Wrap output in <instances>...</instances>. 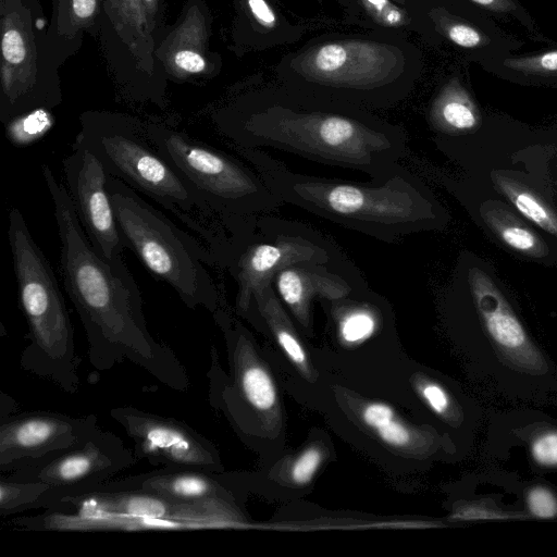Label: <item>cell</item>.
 <instances>
[{
	"instance_id": "1",
	"label": "cell",
	"mask_w": 557,
	"mask_h": 557,
	"mask_svg": "<svg viewBox=\"0 0 557 557\" xmlns=\"http://www.w3.org/2000/svg\"><path fill=\"white\" fill-rule=\"evenodd\" d=\"M212 121L233 147L272 148L324 165L392 174L407 153L405 129L357 106L283 87L245 95Z\"/></svg>"
},
{
	"instance_id": "2",
	"label": "cell",
	"mask_w": 557,
	"mask_h": 557,
	"mask_svg": "<svg viewBox=\"0 0 557 557\" xmlns=\"http://www.w3.org/2000/svg\"><path fill=\"white\" fill-rule=\"evenodd\" d=\"M61 242L63 287L82 321L88 359L98 371L128 361L162 385L187 392L190 380L174 350L149 332L139 287L126 264L107 262L92 247L66 186L41 166Z\"/></svg>"
},
{
	"instance_id": "3",
	"label": "cell",
	"mask_w": 557,
	"mask_h": 557,
	"mask_svg": "<svg viewBox=\"0 0 557 557\" xmlns=\"http://www.w3.org/2000/svg\"><path fill=\"white\" fill-rule=\"evenodd\" d=\"M234 149L284 203L377 240L393 244L444 222L430 190L401 164L385 178L356 183L294 172L261 149Z\"/></svg>"
},
{
	"instance_id": "4",
	"label": "cell",
	"mask_w": 557,
	"mask_h": 557,
	"mask_svg": "<svg viewBox=\"0 0 557 557\" xmlns=\"http://www.w3.org/2000/svg\"><path fill=\"white\" fill-rule=\"evenodd\" d=\"M78 139L108 173L174 214L210 250L221 269L231 219L215 212L178 174L149 138L144 120L111 111H85Z\"/></svg>"
},
{
	"instance_id": "5",
	"label": "cell",
	"mask_w": 557,
	"mask_h": 557,
	"mask_svg": "<svg viewBox=\"0 0 557 557\" xmlns=\"http://www.w3.org/2000/svg\"><path fill=\"white\" fill-rule=\"evenodd\" d=\"M396 42L346 38L313 45L286 61L284 87L363 109H384L403 100L416 75Z\"/></svg>"
},
{
	"instance_id": "6",
	"label": "cell",
	"mask_w": 557,
	"mask_h": 557,
	"mask_svg": "<svg viewBox=\"0 0 557 557\" xmlns=\"http://www.w3.org/2000/svg\"><path fill=\"white\" fill-rule=\"evenodd\" d=\"M9 244L28 344L20 366L67 394L81 386L74 329L51 264L33 238L18 208L9 211Z\"/></svg>"
},
{
	"instance_id": "7",
	"label": "cell",
	"mask_w": 557,
	"mask_h": 557,
	"mask_svg": "<svg viewBox=\"0 0 557 557\" xmlns=\"http://www.w3.org/2000/svg\"><path fill=\"white\" fill-rule=\"evenodd\" d=\"M108 190L124 247L151 275L169 284L189 309L202 307L213 314L227 305L223 289L206 268L216 267L201 240L110 174Z\"/></svg>"
},
{
	"instance_id": "8",
	"label": "cell",
	"mask_w": 557,
	"mask_h": 557,
	"mask_svg": "<svg viewBox=\"0 0 557 557\" xmlns=\"http://www.w3.org/2000/svg\"><path fill=\"white\" fill-rule=\"evenodd\" d=\"M240 523L234 504L181 502L129 490H97L10 521L16 529L62 532L205 530Z\"/></svg>"
},
{
	"instance_id": "9",
	"label": "cell",
	"mask_w": 557,
	"mask_h": 557,
	"mask_svg": "<svg viewBox=\"0 0 557 557\" xmlns=\"http://www.w3.org/2000/svg\"><path fill=\"white\" fill-rule=\"evenodd\" d=\"M346 263L341 249L315 228L268 213L235 216L222 264L237 284L235 311L243 315L253 295L296 263Z\"/></svg>"
},
{
	"instance_id": "10",
	"label": "cell",
	"mask_w": 557,
	"mask_h": 557,
	"mask_svg": "<svg viewBox=\"0 0 557 557\" xmlns=\"http://www.w3.org/2000/svg\"><path fill=\"white\" fill-rule=\"evenodd\" d=\"M144 124L163 157L223 218L270 213L284 206L249 163L171 123L149 119Z\"/></svg>"
},
{
	"instance_id": "11",
	"label": "cell",
	"mask_w": 557,
	"mask_h": 557,
	"mask_svg": "<svg viewBox=\"0 0 557 557\" xmlns=\"http://www.w3.org/2000/svg\"><path fill=\"white\" fill-rule=\"evenodd\" d=\"M48 22L39 0H0V121L62 101L60 78L46 61Z\"/></svg>"
},
{
	"instance_id": "12",
	"label": "cell",
	"mask_w": 557,
	"mask_h": 557,
	"mask_svg": "<svg viewBox=\"0 0 557 557\" xmlns=\"http://www.w3.org/2000/svg\"><path fill=\"white\" fill-rule=\"evenodd\" d=\"M103 9L98 38L123 94L164 109L168 78L156 60L141 0H103Z\"/></svg>"
},
{
	"instance_id": "13",
	"label": "cell",
	"mask_w": 557,
	"mask_h": 557,
	"mask_svg": "<svg viewBox=\"0 0 557 557\" xmlns=\"http://www.w3.org/2000/svg\"><path fill=\"white\" fill-rule=\"evenodd\" d=\"M137 457L122 438L97 429L83 445L53 459L8 473L21 481L49 484L45 508L98 490L117 473L133 467Z\"/></svg>"
},
{
	"instance_id": "14",
	"label": "cell",
	"mask_w": 557,
	"mask_h": 557,
	"mask_svg": "<svg viewBox=\"0 0 557 557\" xmlns=\"http://www.w3.org/2000/svg\"><path fill=\"white\" fill-rule=\"evenodd\" d=\"M110 417L134 442L138 460L168 469L209 473L222 470L214 444L184 421L134 406L111 408Z\"/></svg>"
},
{
	"instance_id": "15",
	"label": "cell",
	"mask_w": 557,
	"mask_h": 557,
	"mask_svg": "<svg viewBox=\"0 0 557 557\" xmlns=\"http://www.w3.org/2000/svg\"><path fill=\"white\" fill-rule=\"evenodd\" d=\"M100 426L94 413L69 416L35 410L0 422V471L10 473L53 459L85 443Z\"/></svg>"
},
{
	"instance_id": "16",
	"label": "cell",
	"mask_w": 557,
	"mask_h": 557,
	"mask_svg": "<svg viewBox=\"0 0 557 557\" xmlns=\"http://www.w3.org/2000/svg\"><path fill=\"white\" fill-rule=\"evenodd\" d=\"M62 166L66 189L90 244L107 262L125 263V247L108 190L107 169L77 137L71 152L63 158Z\"/></svg>"
},
{
	"instance_id": "17",
	"label": "cell",
	"mask_w": 557,
	"mask_h": 557,
	"mask_svg": "<svg viewBox=\"0 0 557 557\" xmlns=\"http://www.w3.org/2000/svg\"><path fill=\"white\" fill-rule=\"evenodd\" d=\"M272 286L282 304L300 325L309 330L312 322V302L335 300L367 287L361 273L346 263H296L276 273Z\"/></svg>"
},
{
	"instance_id": "18",
	"label": "cell",
	"mask_w": 557,
	"mask_h": 557,
	"mask_svg": "<svg viewBox=\"0 0 557 557\" xmlns=\"http://www.w3.org/2000/svg\"><path fill=\"white\" fill-rule=\"evenodd\" d=\"M468 283L482 322L503 354L527 371L545 372V360L491 276L482 269L471 267Z\"/></svg>"
},
{
	"instance_id": "19",
	"label": "cell",
	"mask_w": 557,
	"mask_h": 557,
	"mask_svg": "<svg viewBox=\"0 0 557 557\" xmlns=\"http://www.w3.org/2000/svg\"><path fill=\"white\" fill-rule=\"evenodd\" d=\"M209 10L202 0H188L181 15L158 41L154 57L168 79L188 81L214 71L208 50Z\"/></svg>"
},
{
	"instance_id": "20",
	"label": "cell",
	"mask_w": 557,
	"mask_h": 557,
	"mask_svg": "<svg viewBox=\"0 0 557 557\" xmlns=\"http://www.w3.org/2000/svg\"><path fill=\"white\" fill-rule=\"evenodd\" d=\"M98 490L144 491L181 502L235 505L232 495L215 473L196 470L162 468L119 480H110Z\"/></svg>"
},
{
	"instance_id": "21",
	"label": "cell",
	"mask_w": 557,
	"mask_h": 557,
	"mask_svg": "<svg viewBox=\"0 0 557 557\" xmlns=\"http://www.w3.org/2000/svg\"><path fill=\"white\" fill-rule=\"evenodd\" d=\"M103 14V0H52L45 48L53 76L59 77L60 66L78 51L86 33L99 37Z\"/></svg>"
},
{
	"instance_id": "22",
	"label": "cell",
	"mask_w": 557,
	"mask_h": 557,
	"mask_svg": "<svg viewBox=\"0 0 557 557\" xmlns=\"http://www.w3.org/2000/svg\"><path fill=\"white\" fill-rule=\"evenodd\" d=\"M482 216L503 242L512 249L534 257H542L546 253L541 238L506 210L504 211L497 206H485L482 208Z\"/></svg>"
},
{
	"instance_id": "23",
	"label": "cell",
	"mask_w": 557,
	"mask_h": 557,
	"mask_svg": "<svg viewBox=\"0 0 557 557\" xmlns=\"http://www.w3.org/2000/svg\"><path fill=\"white\" fill-rule=\"evenodd\" d=\"M50 486L39 481H21L1 473L0 517L21 513L30 509L45 508Z\"/></svg>"
},
{
	"instance_id": "24",
	"label": "cell",
	"mask_w": 557,
	"mask_h": 557,
	"mask_svg": "<svg viewBox=\"0 0 557 557\" xmlns=\"http://www.w3.org/2000/svg\"><path fill=\"white\" fill-rule=\"evenodd\" d=\"M361 420L389 446L405 448L412 441L411 431L397 419L394 409L386 404H367L361 410Z\"/></svg>"
},
{
	"instance_id": "25",
	"label": "cell",
	"mask_w": 557,
	"mask_h": 557,
	"mask_svg": "<svg viewBox=\"0 0 557 557\" xmlns=\"http://www.w3.org/2000/svg\"><path fill=\"white\" fill-rule=\"evenodd\" d=\"M495 182L520 213L557 236V216L535 195L507 177L496 175Z\"/></svg>"
},
{
	"instance_id": "26",
	"label": "cell",
	"mask_w": 557,
	"mask_h": 557,
	"mask_svg": "<svg viewBox=\"0 0 557 557\" xmlns=\"http://www.w3.org/2000/svg\"><path fill=\"white\" fill-rule=\"evenodd\" d=\"M431 121L440 131L462 132L473 128L478 124V116L465 96L446 94L433 106Z\"/></svg>"
},
{
	"instance_id": "27",
	"label": "cell",
	"mask_w": 557,
	"mask_h": 557,
	"mask_svg": "<svg viewBox=\"0 0 557 557\" xmlns=\"http://www.w3.org/2000/svg\"><path fill=\"white\" fill-rule=\"evenodd\" d=\"M49 111L38 109L10 121L4 125L7 137L16 146H25L36 141L53 124V116Z\"/></svg>"
},
{
	"instance_id": "28",
	"label": "cell",
	"mask_w": 557,
	"mask_h": 557,
	"mask_svg": "<svg viewBox=\"0 0 557 557\" xmlns=\"http://www.w3.org/2000/svg\"><path fill=\"white\" fill-rule=\"evenodd\" d=\"M322 459V451L318 447L307 448L292 466V480L299 485L309 483L318 471Z\"/></svg>"
},
{
	"instance_id": "29",
	"label": "cell",
	"mask_w": 557,
	"mask_h": 557,
	"mask_svg": "<svg viewBox=\"0 0 557 557\" xmlns=\"http://www.w3.org/2000/svg\"><path fill=\"white\" fill-rule=\"evenodd\" d=\"M527 503L530 512L541 519H552L557 516V499L555 495L543 486L529 491Z\"/></svg>"
},
{
	"instance_id": "30",
	"label": "cell",
	"mask_w": 557,
	"mask_h": 557,
	"mask_svg": "<svg viewBox=\"0 0 557 557\" xmlns=\"http://www.w3.org/2000/svg\"><path fill=\"white\" fill-rule=\"evenodd\" d=\"M531 455L543 467L557 466V432H546L535 437L531 444Z\"/></svg>"
},
{
	"instance_id": "31",
	"label": "cell",
	"mask_w": 557,
	"mask_h": 557,
	"mask_svg": "<svg viewBox=\"0 0 557 557\" xmlns=\"http://www.w3.org/2000/svg\"><path fill=\"white\" fill-rule=\"evenodd\" d=\"M420 394L429 407L440 416H446L450 409V399L446 391L434 382L419 386Z\"/></svg>"
},
{
	"instance_id": "32",
	"label": "cell",
	"mask_w": 557,
	"mask_h": 557,
	"mask_svg": "<svg viewBox=\"0 0 557 557\" xmlns=\"http://www.w3.org/2000/svg\"><path fill=\"white\" fill-rule=\"evenodd\" d=\"M148 30L156 46L166 30L162 23L161 0H141Z\"/></svg>"
},
{
	"instance_id": "33",
	"label": "cell",
	"mask_w": 557,
	"mask_h": 557,
	"mask_svg": "<svg viewBox=\"0 0 557 557\" xmlns=\"http://www.w3.org/2000/svg\"><path fill=\"white\" fill-rule=\"evenodd\" d=\"M454 518L459 520H506L516 517L492 508L471 505L459 508L454 513Z\"/></svg>"
},
{
	"instance_id": "34",
	"label": "cell",
	"mask_w": 557,
	"mask_h": 557,
	"mask_svg": "<svg viewBox=\"0 0 557 557\" xmlns=\"http://www.w3.org/2000/svg\"><path fill=\"white\" fill-rule=\"evenodd\" d=\"M510 66L521 70H539L546 72L557 71V50L530 59L515 60L509 63Z\"/></svg>"
},
{
	"instance_id": "35",
	"label": "cell",
	"mask_w": 557,
	"mask_h": 557,
	"mask_svg": "<svg viewBox=\"0 0 557 557\" xmlns=\"http://www.w3.org/2000/svg\"><path fill=\"white\" fill-rule=\"evenodd\" d=\"M448 37L458 46L473 48L481 44V35L472 27L455 24L448 29Z\"/></svg>"
},
{
	"instance_id": "36",
	"label": "cell",
	"mask_w": 557,
	"mask_h": 557,
	"mask_svg": "<svg viewBox=\"0 0 557 557\" xmlns=\"http://www.w3.org/2000/svg\"><path fill=\"white\" fill-rule=\"evenodd\" d=\"M247 4L261 25L272 27L275 24L276 16L265 0H247Z\"/></svg>"
},
{
	"instance_id": "37",
	"label": "cell",
	"mask_w": 557,
	"mask_h": 557,
	"mask_svg": "<svg viewBox=\"0 0 557 557\" xmlns=\"http://www.w3.org/2000/svg\"><path fill=\"white\" fill-rule=\"evenodd\" d=\"M373 9H375L384 21L388 24H398L401 20V13L387 0H366Z\"/></svg>"
},
{
	"instance_id": "38",
	"label": "cell",
	"mask_w": 557,
	"mask_h": 557,
	"mask_svg": "<svg viewBox=\"0 0 557 557\" xmlns=\"http://www.w3.org/2000/svg\"><path fill=\"white\" fill-rule=\"evenodd\" d=\"M473 2L488 8H494L499 5V0H472Z\"/></svg>"
}]
</instances>
